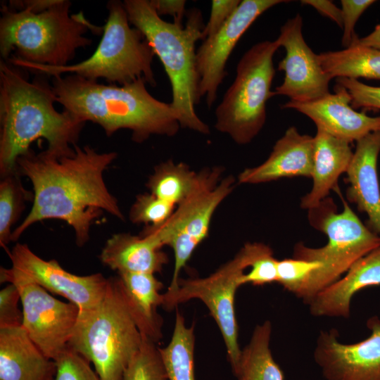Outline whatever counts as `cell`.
<instances>
[{
	"label": "cell",
	"instance_id": "cell-16",
	"mask_svg": "<svg viewBox=\"0 0 380 380\" xmlns=\"http://www.w3.org/2000/svg\"><path fill=\"white\" fill-rule=\"evenodd\" d=\"M370 335L354 343H343L335 329L321 331L313 357L324 380H380V319L369 318Z\"/></svg>",
	"mask_w": 380,
	"mask_h": 380
},
{
	"label": "cell",
	"instance_id": "cell-11",
	"mask_svg": "<svg viewBox=\"0 0 380 380\" xmlns=\"http://www.w3.org/2000/svg\"><path fill=\"white\" fill-rule=\"evenodd\" d=\"M265 246L258 242L247 243L232 260L210 275L205 278H179L176 291L163 293L162 305L167 310L194 298L206 305L220 330L232 369L236 366L241 352L235 313L236 291L241 286L240 278L244 270Z\"/></svg>",
	"mask_w": 380,
	"mask_h": 380
},
{
	"label": "cell",
	"instance_id": "cell-42",
	"mask_svg": "<svg viewBox=\"0 0 380 380\" xmlns=\"http://www.w3.org/2000/svg\"><path fill=\"white\" fill-rule=\"evenodd\" d=\"M353 42L380 49V23L376 25L374 30L370 34L362 38L357 37Z\"/></svg>",
	"mask_w": 380,
	"mask_h": 380
},
{
	"label": "cell",
	"instance_id": "cell-35",
	"mask_svg": "<svg viewBox=\"0 0 380 380\" xmlns=\"http://www.w3.org/2000/svg\"><path fill=\"white\" fill-rule=\"evenodd\" d=\"M336 82L347 89L351 97L350 105L354 109L380 110V87L345 77L336 78Z\"/></svg>",
	"mask_w": 380,
	"mask_h": 380
},
{
	"label": "cell",
	"instance_id": "cell-17",
	"mask_svg": "<svg viewBox=\"0 0 380 380\" xmlns=\"http://www.w3.org/2000/svg\"><path fill=\"white\" fill-rule=\"evenodd\" d=\"M350 103L347 89L336 83L334 94L305 103L289 101L281 108L296 110L311 119L317 128L350 143L380 131V116L357 112Z\"/></svg>",
	"mask_w": 380,
	"mask_h": 380
},
{
	"label": "cell",
	"instance_id": "cell-3",
	"mask_svg": "<svg viewBox=\"0 0 380 380\" xmlns=\"http://www.w3.org/2000/svg\"><path fill=\"white\" fill-rule=\"evenodd\" d=\"M139 79L124 85L106 84L70 74L52 77L56 102L82 122L99 125L108 137L129 129L142 143L153 135L172 137L179 132L178 115L170 103L161 101Z\"/></svg>",
	"mask_w": 380,
	"mask_h": 380
},
{
	"label": "cell",
	"instance_id": "cell-15",
	"mask_svg": "<svg viewBox=\"0 0 380 380\" xmlns=\"http://www.w3.org/2000/svg\"><path fill=\"white\" fill-rule=\"evenodd\" d=\"M303 18L299 13L281 27L277 41L285 49V56L278 64L284 72L283 82L274 91L289 101L305 103L329 94L331 80L323 70L317 54L305 42L302 33Z\"/></svg>",
	"mask_w": 380,
	"mask_h": 380
},
{
	"label": "cell",
	"instance_id": "cell-21",
	"mask_svg": "<svg viewBox=\"0 0 380 380\" xmlns=\"http://www.w3.org/2000/svg\"><path fill=\"white\" fill-rule=\"evenodd\" d=\"M56 363L23 326L0 328V380H54Z\"/></svg>",
	"mask_w": 380,
	"mask_h": 380
},
{
	"label": "cell",
	"instance_id": "cell-4",
	"mask_svg": "<svg viewBox=\"0 0 380 380\" xmlns=\"http://www.w3.org/2000/svg\"><path fill=\"white\" fill-rule=\"evenodd\" d=\"M123 4L130 24L144 34L164 67L172 89L170 104L180 127L209 134L208 125L196 112L201 99L196 43L203 40L205 27L201 11L198 8L188 11L183 26L163 20L149 0H125Z\"/></svg>",
	"mask_w": 380,
	"mask_h": 380
},
{
	"label": "cell",
	"instance_id": "cell-20",
	"mask_svg": "<svg viewBox=\"0 0 380 380\" xmlns=\"http://www.w3.org/2000/svg\"><path fill=\"white\" fill-rule=\"evenodd\" d=\"M380 285V246L356 261L346 275L319 292L308 303L315 317L348 318L353 296Z\"/></svg>",
	"mask_w": 380,
	"mask_h": 380
},
{
	"label": "cell",
	"instance_id": "cell-19",
	"mask_svg": "<svg viewBox=\"0 0 380 380\" xmlns=\"http://www.w3.org/2000/svg\"><path fill=\"white\" fill-rule=\"evenodd\" d=\"M314 137L289 127L274 144L269 157L260 165L246 168L239 183L256 184L295 177H311Z\"/></svg>",
	"mask_w": 380,
	"mask_h": 380
},
{
	"label": "cell",
	"instance_id": "cell-41",
	"mask_svg": "<svg viewBox=\"0 0 380 380\" xmlns=\"http://www.w3.org/2000/svg\"><path fill=\"white\" fill-rule=\"evenodd\" d=\"M60 0H10L6 5L15 11H27L34 13L44 12L55 6Z\"/></svg>",
	"mask_w": 380,
	"mask_h": 380
},
{
	"label": "cell",
	"instance_id": "cell-27",
	"mask_svg": "<svg viewBox=\"0 0 380 380\" xmlns=\"http://www.w3.org/2000/svg\"><path fill=\"white\" fill-rule=\"evenodd\" d=\"M201 178V171L196 172L184 163L167 160L154 167L146 186L150 193L177 207L194 192Z\"/></svg>",
	"mask_w": 380,
	"mask_h": 380
},
{
	"label": "cell",
	"instance_id": "cell-39",
	"mask_svg": "<svg viewBox=\"0 0 380 380\" xmlns=\"http://www.w3.org/2000/svg\"><path fill=\"white\" fill-rule=\"evenodd\" d=\"M150 4L159 16L170 15L173 23L182 25V20L186 15L185 0H149Z\"/></svg>",
	"mask_w": 380,
	"mask_h": 380
},
{
	"label": "cell",
	"instance_id": "cell-33",
	"mask_svg": "<svg viewBox=\"0 0 380 380\" xmlns=\"http://www.w3.org/2000/svg\"><path fill=\"white\" fill-rule=\"evenodd\" d=\"M55 362L54 380H101L90 362L69 346Z\"/></svg>",
	"mask_w": 380,
	"mask_h": 380
},
{
	"label": "cell",
	"instance_id": "cell-6",
	"mask_svg": "<svg viewBox=\"0 0 380 380\" xmlns=\"http://www.w3.org/2000/svg\"><path fill=\"white\" fill-rule=\"evenodd\" d=\"M101 39L93 54L73 65L52 67L23 61L14 55L11 64L34 74L56 77L74 74L87 80H105L110 84L124 85L143 79L156 86L152 68L155 53L144 34L129 21L123 2L110 0Z\"/></svg>",
	"mask_w": 380,
	"mask_h": 380
},
{
	"label": "cell",
	"instance_id": "cell-28",
	"mask_svg": "<svg viewBox=\"0 0 380 380\" xmlns=\"http://www.w3.org/2000/svg\"><path fill=\"white\" fill-rule=\"evenodd\" d=\"M194 326L186 327L183 315L176 311L173 333L160 353L169 380H195Z\"/></svg>",
	"mask_w": 380,
	"mask_h": 380
},
{
	"label": "cell",
	"instance_id": "cell-8",
	"mask_svg": "<svg viewBox=\"0 0 380 380\" xmlns=\"http://www.w3.org/2000/svg\"><path fill=\"white\" fill-rule=\"evenodd\" d=\"M343 209L336 212L332 198L327 197L317 206L308 210L310 224L325 234L327 243L320 248L297 243L293 258L317 262L321 267L312 272L296 295L308 304L321 291L338 280L359 259L380 246V236L366 227L343 198Z\"/></svg>",
	"mask_w": 380,
	"mask_h": 380
},
{
	"label": "cell",
	"instance_id": "cell-9",
	"mask_svg": "<svg viewBox=\"0 0 380 380\" xmlns=\"http://www.w3.org/2000/svg\"><path fill=\"white\" fill-rule=\"evenodd\" d=\"M279 47L277 39L267 40L244 53L232 84L215 109V128L239 145L249 144L265 123L266 103L274 96L273 57Z\"/></svg>",
	"mask_w": 380,
	"mask_h": 380
},
{
	"label": "cell",
	"instance_id": "cell-29",
	"mask_svg": "<svg viewBox=\"0 0 380 380\" xmlns=\"http://www.w3.org/2000/svg\"><path fill=\"white\" fill-rule=\"evenodd\" d=\"M33 194L23 186L18 171L1 176L0 182V245L6 248L11 241L12 227L19 218L26 201Z\"/></svg>",
	"mask_w": 380,
	"mask_h": 380
},
{
	"label": "cell",
	"instance_id": "cell-34",
	"mask_svg": "<svg viewBox=\"0 0 380 380\" xmlns=\"http://www.w3.org/2000/svg\"><path fill=\"white\" fill-rule=\"evenodd\" d=\"M277 264L271 248L265 246L251 264V270L240 278L241 286L251 284L263 286L277 281Z\"/></svg>",
	"mask_w": 380,
	"mask_h": 380
},
{
	"label": "cell",
	"instance_id": "cell-2",
	"mask_svg": "<svg viewBox=\"0 0 380 380\" xmlns=\"http://www.w3.org/2000/svg\"><path fill=\"white\" fill-rule=\"evenodd\" d=\"M25 70L0 61V174L17 171L18 158L39 139L47 150L70 153L85 122L68 111L54 107L55 95L46 76L35 74L32 81Z\"/></svg>",
	"mask_w": 380,
	"mask_h": 380
},
{
	"label": "cell",
	"instance_id": "cell-36",
	"mask_svg": "<svg viewBox=\"0 0 380 380\" xmlns=\"http://www.w3.org/2000/svg\"><path fill=\"white\" fill-rule=\"evenodd\" d=\"M374 0H341V14L343 30L341 43L344 49L349 47L357 37L355 33V26L362 14L372 4Z\"/></svg>",
	"mask_w": 380,
	"mask_h": 380
},
{
	"label": "cell",
	"instance_id": "cell-12",
	"mask_svg": "<svg viewBox=\"0 0 380 380\" xmlns=\"http://www.w3.org/2000/svg\"><path fill=\"white\" fill-rule=\"evenodd\" d=\"M8 256L12 266L1 267V282L36 284L74 303L80 312L97 306L106 294L109 279L101 273L85 276L70 273L56 260L41 258L23 243H17L8 252Z\"/></svg>",
	"mask_w": 380,
	"mask_h": 380
},
{
	"label": "cell",
	"instance_id": "cell-38",
	"mask_svg": "<svg viewBox=\"0 0 380 380\" xmlns=\"http://www.w3.org/2000/svg\"><path fill=\"white\" fill-rule=\"evenodd\" d=\"M240 0H213L209 19L203 30V40L215 34L234 13Z\"/></svg>",
	"mask_w": 380,
	"mask_h": 380
},
{
	"label": "cell",
	"instance_id": "cell-10",
	"mask_svg": "<svg viewBox=\"0 0 380 380\" xmlns=\"http://www.w3.org/2000/svg\"><path fill=\"white\" fill-rule=\"evenodd\" d=\"M222 172L223 167L220 166L201 170L198 186L176 207L172 215L162 224L146 226L141 232L153 238L162 248L168 246L173 250L174 271L166 293L178 289L182 269L207 237L215 210L234 188V177L223 178Z\"/></svg>",
	"mask_w": 380,
	"mask_h": 380
},
{
	"label": "cell",
	"instance_id": "cell-14",
	"mask_svg": "<svg viewBox=\"0 0 380 380\" xmlns=\"http://www.w3.org/2000/svg\"><path fill=\"white\" fill-rule=\"evenodd\" d=\"M284 0H242L225 24L203 40L196 50L199 77L198 95L210 108L217 99L220 84L227 75V63L239 40L264 12Z\"/></svg>",
	"mask_w": 380,
	"mask_h": 380
},
{
	"label": "cell",
	"instance_id": "cell-24",
	"mask_svg": "<svg viewBox=\"0 0 380 380\" xmlns=\"http://www.w3.org/2000/svg\"><path fill=\"white\" fill-rule=\"evenodd\" d=\"M129 312L142 336L157 343L162 338V318L157 312L163 304V284L150 273H118Z\"/></svg>",
	"mask_w": 380,
	"mask_h": 380
},
{
	"label": "cell",
	"instance_id": "cell-40",
	"mask_svg": "<svg viewBox=\"0 0 380 380\" xmlns=\"http://www.w3.org/2000/svg\"><path fill=\"white\" fill-rule=\"evenodd\" d=\"M301 4L313 7L321 15L329 18L342 28V14L341 8H338L332 1L329 0H302Z\"/></svg>",
	"mask_w": 380,
	"mask_h": 380
},
{
	"label": "cell",
	"instance_id": "cell-25",
	"mask_svg": "<svg viewBox=\"0 0 380 380\" xmlns=\"http://www.w3.org/2000/svg\"><path fill=\"white\" fill-rule=\"evenodd\" d=\"M272 324L269 320L257 325L249 343L241 350L232 371L237 380H284V374L270 350Z\"/></svg>",
	"mask_w": 380,
	"mask_h": 380
},
{
	"label": "cell",
	"instance_id": "cell-32",
	"mask_svg": "<svg viewBox=\"0 0 380 380\" xmlns=\"http://www.w3.org/2000/svg\"><path fill=\"white\" fill-rule=\"evenodd\" d=\"M321 266V264L317 262L293 257L278 260L277 282L296 296L312 272Z\"/></svg>",
	"mask_w": 380,
	"mask_h": 380
},
{
	"label": "cell",
	"instance_id": "cell-30",
	"mask_svg": "<svg viewBox=\"0 0 380 380\" xmlns=\"http://www.w3.org/2000/svg\"><path fill=\"white\" fill-rule=\"evenodd\" d=\"M122 380H169L159 348L143 336V341Z\"/></svg>",
	"mask_w": 380,
	"mask_h": 380
},
{
	"label": "cell",
	"instance_id": "cell-18",
	"mask_svg": "<svg viewBox=\"0 0 380 380\" xmlns=\"http://www.w3.org/2000/svg\"><path fill=\"white\" fill-rule=\"evenodd\" d=\"M380 153V131L356 141V148L346 171L349 186L346 197L367 214L368 228L380 234V188L377 172Z\"/></svg>",
	"mask_w": 380,
	"mask_h": 380
},
{
	"label": "cell",
	"instance_id": "cell-1",
	"mask_svg": "<svg viewBox=\"0 0 380 380\" xmlns=\"http://www.w3.org/2000/svg\"><path fill=\"white\" fill-rule=\"evenodd\" d=\"M117 158L115 152L100 153L89 146H74L68 154L59 155L46 149H30L17 160V171L27 177L33 186L30 213L13 231L17 241L30 226L44 220L65 222L74 230L76 243L84 246L89 239L92 223L103 211L124 220L117 198L109 191L103 173Z\"/></svg>",
	"mask_w": 380,
	"mask_h": 380
},
{
	"label": "cell",
	"instance_id": "cell-31",
	"mask_svg": "<svg viewBox=\"0 0 380 380\" xmlns=\"http://www.w3.org/2000/svg\"><path fill=\"white\" fill-rule=\"evenodd\" d=\"M176 206L158 198L151 193L137 196L129 210V220L134 224L158 226L173 213Z\"/></svg>",
	"mask_w": 380,
	"mask_h": 380
},
{
	"label": "cell",
	"instance_id": "cell-26",
	"mask_svg": "<svg viewBox=\"0 0 380 380\" xmlns=\"http://www.w3.org/2000/svg\"><path fill=\"white\" fill-rule=\"evenodd\" d=\"M324 72L331 78L380 80V49L353 42L349 47L317 54Z\"/></svg>",
	"mask_w": 380,
	"mask_h": 380
},
{
	"label": "cell",
	"instance_id": "cell-37",
	"mask_svg": "<svg viewBox=\"0 0 380 380\" xmlns=\"http://www.w3.org/2000/svg\"><path fill=\"white\" fill-rule=\"evenodd\" d=\"M20 294L18 286L8 284L0 291V328L22 326L23 311L18 308Z\"/></svg>",
	"mask_w": 380,
	"mask_h": 380
},
{
	"label": "cell",
	"instance_id": "cell-7",
	"mask_svg": "<svg viewBox=\"0 0 380 380\" xmlns=\"http://www.w3.org/2000/svg\"><path fill=\"white\" fill-rule=\"evenodd\" d=\"M142 341L118 277L109 278L97 306L79 313L68 346L93 364L101 380H122Z\"/></svg>",
	"mask_w": 380,
	"mask_h": 380
},
{
	"label": "cell",
	"instance_id": "cell-23",
	"mask_svg": "<svg viewBox=\"0 0 380 380\" xmlns=\"http://www.w3.org/2000/svg\"><path fill=\"white\" fill-rule=\"evenodd\" d=\"M161 248L148 235L118 233L106 241L99 258L103 265L118 273L155 274L168 262V257Z\"/></svg>",
	"mask_w": 380,
	"mask_h": 380
},
{
	"label": "cell",
	"instance_id": "cell-22",
	"mask_svg": "<svg viewBox=\"0 0 380 380\" xmlns=\"http://www.w3.org/2000/svg\"><path fill=\"white\" fill-rule=\"evenodd\" d=\"M350 143L317 128L314 137L313 167L311 190L302 197L300 207L310 210L338 187L339 177L346 172L353 152Z\"/></svg>",
	"mask_w": 380,
	"mask_h": 380
},
{
	"label": "cell",
	"instance_id": "cell-13",
	"mask_svg": "<svg viewBox=\"0 0 380 380\" xmlns=\"http://www.w3.org/2000/svg\"><path fill=\"white\" fill-rule=\"evenodd\" d=\"M15 286L23 306V327L42 352L56 361L68 348L80 313L78 307L54 298L36 284Z\"/></svg>",
	"mask_w": 380,
	"mask_h": 380
},
{
	"label": "cell",
	"instance_id": "cell-5",
	"mask_svg": "<svg viewBox=\"0 0 380 380\" xmlns=\"http://www.w3.org/2000/svg\"><path fill=\"white\" fill-rule=\"evenodd\" d=\"M72 3L60 0L49 9L34 13L15 11L1 4L0 53L8 61L11 52L19 59L38 65L63 67L68 65L80 48L91 44L85 36L91 31L103 33V27L91 24L82 11L70 14Z\"/></svg>",
	"mask_w": 380,
	"mask_h": 380
}]
</instances>
